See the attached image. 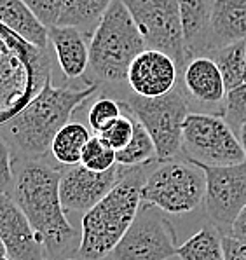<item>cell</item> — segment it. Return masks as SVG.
<instances>
[{
  "mask_svg": "<svg viewBox=\"0 0 246 260\" xmlns=\"http://www.w3.org/2000/svg\"><path fill=\"white\" fill-rule=\"evenodd\" d=\"M244 56H246V41H237L227 44V46H222L209 54V58L217 63L218 70H220L227 91H231L234 87L243 84Z\"/></svg>",
  "mask_w": 246,
  "mask_h": 260,
  "instance_id": "cell-23",
  "label": "cell"
},
{
  "mask_svg": "<svg viewBox=\"0 0 246 260\" xmlns=\"http://www.w3.org/2000/svg\"><path fill=\"white\" fill-rule=\"evenodd\" d=\"M206 177L199 166L185 161L161 162L144 180L142 203L169 215H185L204 201Z\"/></svg>",
  "mask_w": 246,
  "mask_h": 260,
  "instance_id": "cell-6",
  "label": "cell"
},
{
  "mask_svg": "<svg viewBox=\"0 0 246 260\" xmlns=\"http://www.w3.org/2000/svg\"><path fill=\"white\" fill-rule=\"evenodd\" d=\"M177 257L182 260H225L224 236L213 223H206L184 245L178 246Z\"/></svg>",
  "mask_w": 246,
  "mask_h": 260,
  "instance_id": "cell-22",
  "label": "cell"
},
{
  "mask_svg": "<svg viewBox=\"0 0 246 260\" xmlns=\"http://www.w3.org/2000/svg\"><path fill=\"white\" fill-rule=\"evenodd\" d=\"M121 105L149 131L156 145L157 161H174L182 152V126L190 114L184 91L174 87L171 93L159 98H142L133 94L126 102L121 100Z\"/></svg>",
  "mask_w": 246,
  "mask_h": 260,
  "instance_id": "cell-7",
  "label": "cell"
},
{
  "mask_svg": "<svg viewBox=\"0 0 246 260\" xmlns=\"http://www.w3.org/2000/svg\"><path fill=\"white\" fill-rule=\"evenodd\" d=\"M178 65L162 51L145 49L131 61L126 84L133 94L142 98H159L177 87Z\"/></svg>",
  "mask_w": 246,
  "mask_h": 260,
  "instance_id": "cell-13",
  "label": "cell"
},
{
  "mask_svg": "<svg viewBox=\"0 0 246 260\" xmlns=\"http://www.w3.org/2000/svg\"><path fill=\"white\" fill-rule=\"evenodd\" d=\"M231 238L237 239V241L246 245V208L239 213V217L236 218L232 229H231Z\"/></svg>",
  "mask_w": 246,
  "mask_h": 260,
  "instance_id": "cell-32",
  "label": "cell"
},
{
  "mask_svg": "<svg viewBox=\"0 0 246 260\" xmlns=\"http://www.w3.org/2000/svg\"><path fill=\"white\" fill-rule=\"evenodd\" d=\"M133 133H134V119H133V115L122 114L116 122L110 124V126L107 127L103 133L98 135V137H100L105 143H109V145L112 147L116 152H119V150L124 149V147L131 142Z\"/></svg>",
  "mask_w": 246,
  "mask_h": 260,
  "instance_id": "cell-28",
  "label": "cell"
},
{
  "mask_svg": "<svg viewBox=\"0 0 246 260\" xmlns=\"http://www.w3.org/2000/svg\"><path fill=\"white\" fill-rule=\"evenodd\" d=\"M225 260H246V245L231 236H224Z\"/></svg>",
  "mask_w": 246,
  "mask_h": 260,
  "instance_id": "cell-31",
  "label": "cell"
},
{
  "mask_svg": "<svg viewBox=\"0 0 246 260\" xmlns=\"http://www.w3.org/2000/svg\"><path fill=\"white\" fill-rule=\"evenodd\" d=\"M184 86L190 98L201 105H218L227 94L220 70L209 56H196L185 63Z\"/></svg>",
  "mask_w": 246,
  "mask_h": 260,
  "instance_id": "cell-16",
  "label": "cell"
},
{
  "mask_svg": "<svg viewBox=\"0 0 246 260\" xmlns=\"http://www.w3.org/2000/svg\"><path fill=\"white\" fill-rule=\"evenodd\" d=\"M243 84H246V56H244V72H243Z\"/></svg>",
  "mask_w": 246,
  "mask_h": 260,
  "instance_id": "cell-35",
  "label": "cell"
},
{
  "mask_svg": "<svg viewBox=\"0 0 246 260\" xmlns=\"http://www.w3.org/2000/svg\"><path fill=\"white\" fill-rule=\"evenodd\" d=\"M187 61L217 49L212 35V0H178Z\"/></svg>",
  "mask_w": 246,
  "mask_h": 260,
  "instance_id": "cell-15",
  "label": "cell"
},
{
  "mask_svg": "<svg viewBox=\"0 0 246 260\" xmlns=\"http://www.w3.org/2000/svg\"><path fill=\"white\" fill-rule=\"evenodd\" d=\"M51 79L46 51L0 25V126L18 114Z\"/></svg>",
  "mask_w": 246,
  "mask_h": 260,
  "instance_id": "cell-5",
  "label": "cell"
},
{
  "mask_svg": "<svg viewBox=\"0 0 246 260\" xmlns=\"http://www.w3.org/2000/svg\"><path fill=\"white\" fill-rule=\"evenodd\" d=\"M157 159L156 145L150 138L144 124L134 119L133 138L122 150L117 152V165L122 168H142Z\"/></svg>",
  "mask_w": 246,
  "mask_h": 260,
  "instance_id": "cell-24",
  "label": "cell"
},
{
  "mask_svg": "<svg viewBox=\"0 0 246 260\" xmlns=\"http://www.w3.org/2000/svg\"><path fill=\"white\" fill-rule=\"evenodd\" d=\"M112 2L114 0H66L58 25L74 26L86 37H91Z\"/></svg>",
  "mask_w": 246,
  "mask_h": 260,
  "instance_id": "cell-21",
  "label": "cell"
},
{
  "mask_svg": "<svg viewBox=\"0 0 246 260\" xmlns=\"http://www.w3.org/2000/svg\"><path fill=\"white\" fill-rule=\"evenodd\" d=\"M182 154L196 166H232L244 162L239 138L222 115L192 112L182 126Z\"/></svg>",
  "mask_w": 246,
  "mask_h": 260,
  "instance_id": "cell-8",
  "label": "cell"
},
{
  "mask_svg": "<svg viewBox=\"0 0 246 260\" xmlns=\"http://www.w3.org/2000/svg\"><path fill=\"white\" fill-rule=\"evenodd\" d=\"M199 168L206 177V215L222 236H231L234 222L246 208V162Z\"/></svg>",
  "mask_w": 246,
  "mask_h": 260,
  "instance_id": "cell-11",
  "label": "cell"
},
{
  "mask_svg": "<svg viewBox=\"0 0 246 260\" xmlns=\"http://www.w3.org/2000/svg\"><path fill=\"white\" fill-rule=\"evenodd\" d=\"M0 260H9V257H0Z\"/></svg>",
  "mask_w": 246,
  "mask_h": 260,
  "instance_id": "cell-36",
  "label": "cell"
},
{
  "mask_svg": "<svg viewBox=\"0 0 246 260\" xmlns=\"http://www.w3.org/2000/svg\"><path fill=\"white\" fill-rule=\"evenodd\" d=\"M100 84L91 82L82 89L68 86L56 87L47 79L42 89L6 124L0 133L9 143L13 157L25 161H42L51 149L54 137L74 115L81 103L93 98Z\"/></svg>",
  "mask_w": 246,
  "mask_h": 260,
  "instance_id": "cell-2",
  "label": "cell"
},
{
  "mask_svg": "<svg viewBox=\"0 0 246 260\" xmlns=\"http://www.w3.org/2000/svg\"><path fill=\"white\" fill-rule=\"evenodd\" d=\"M147 49L145 41L122 0H114L91 35L89 70L103 84L126 81L134 58Z\"/></svg>",
  "mask_w": 246,
  "mask_h": 260,
  "instance_id": "cell-4",
  "label": "cell"
},
{
  "mask_svg": "<svg viewBox=\"0 0 246 260\" xmlns=\"http://www.w3.org/2000/svg\"><path fill=\"white\" fill-rule=\"evenodd\" d=\"M224 121L231 126L234 133H239L241 126L246 122V84L227 91L224 100Z\"/></svg>",
  "mask_w": 246,
  "mask_h": 260,
  "instance_id": "cell-27",
  "label": "cell"
},
{
  "mask_svg": "<svg viewBox=\"0 0 246 260\" xmlns=\"http://www.w3.org/2000/svg\"><path fill=\"white\" fill-rule=\"evenodd\" d=\"M0 257H7V250H6V245H4L2 239H0Z\"/></svg>",
  "mask_w": 246,
  "mask_h": 260,
  "instance_id": "cell-34",
  "label": "cell"
},
{
  "mask_svg": "<svg viewBox=\"0 0 246 260\" xmlns=\"http://www.w3.org/2000/svg\"><path fill=\"white\" fill-rule=\"evenodd\" d=\"M128 168L114 166L112 170L96 173L82 165L68 166L59 177V199L65 211L86 213L109 194L124 178Z\"/></svg>",
  "mask_w": 246,
  "mask_h": 260,
  "instance_id": "cell-12",
  "label": "cell"
},
{
  "mask_svg": "<svg viewBox=\"0 0 246 260\" xmlns=\"http://www.w3.org/2000/svg\"><path fill=\"white\" fill-rule=\"evenodd\" d=\"M177 231L159 208L142 203L133 223L112 251L114 260H168L177 257Z\"/></svg>",
  "mask_w": 246,
  "mask_h": 260,
  "instance_id": "cell-9",
  "label": "cell"
},
{
  "mask_svg": "<svg viewBox=\"0 0 246 260\" xmlns=\"http://www.w3.org/2000/svg\"><path fill=\"white\" fill-rule=\"evenodd\" d=\"M65 260H77V258H65Z\"/></svg>",
  "mask_w": 246,
  "mask_h": 260,
  "instance_id": "cell-37",
  "label": "cell"
},
{
  "mask_svg": "<svg viewBox=\"0 0 246 260\" xmlns=\"http://www.w3.org/2000/svg\"><path fill=\"white\" fill-rule=\"evenodd\" d=\"M144 168H128L124 178L82 217V234L77 246L81 260H105L128 233L142 205Z\"/></svg>",
  "mask_w": 246,
  "mask_h": 260,
  "instance_id": "cell-3",
  "label": "cell"
},
{
  "mask_svg": "<svg viewBox=\"0 0 246 260\" xmlns=\"http://www.w3.org/2000/svg\"><path fill=\"white\" fill-rule=\"evenodd\" d=\"M44 26H56L66 0H23Z\"/></svg>",
  "mask_w": 246,
  "mask_h": 260,
  "instance_id": "cell-29",
  "label": "cell"
},
{
  "mask_svg": "<svg viewBox=\"0 0 246 260\" xmlns=\"http://www.w3.org/2000/svg\"><path fill=\"white\" fill-rule=\"evenodd\" d=\"M122 105L121 102L110 98V96H103L93 102L89 112H87V121H89V127L96 135L103 133L112 122H116L122 115Z\"/></svg>",
  "mask_w": 246,
  "mask_h": 260,
  "instance_id": "cell-26",
  "label": "cell"
},
{
  "mask_svg": "<svg viewBox=\"0 0 246 260\" xmlns=\"http://www.w3.org/2000/svg\"><path fill=\"white\" fill-rule=\"evenodd\" d=\"M212 35L217 49L246 41V0H212Z\"/></svg>",
  "mask_w": 246,
  "mask_h": 260,
  "instance_id": "cell-19",
  "label": "cell"
},
{
  "mask_svg": "<svg viewBox=\"0 0 246 260\" xmlns=\"http://www.w3.org/2000/svg\"><path fill=\"white\" fill-rule=\"evenodd\" d=\"M89 140L91 133L84 124L70 121L56 133L49 152L54 157V161L66 168L81 165L82 150Z\"/></svg>",
  "mask_w": 246,
  "mask_h": 260,
  "instance_id": "cell-20",
  "label": "cell"
},
{
  "mask_svg": "<svg viewBox=\"0 0 246 260\" xmlns=\"http://www.w3.org/2000/svg\"><path fill=\"white\" fill-rule=\"evenodd\" d=\"M237 138H239V143L243 147V152H244V162H246V122L241 126L239 133H237Z\"/></svg>",
  "mask_w": 246,
  "mask_h": 260,
  "instance_id": "cell-33",
  "label": "cell"
},
{
  "mask_svg": "<svg viewBox=\"0 0 246 260\" xmlns=\"http://www.w3.org/2000/svg\"><path fill=\"white\" fill-rule=\"evenodd\" d=\"M81 165L91 171L103 173V171H109L114 166H117V152L96 135V137H91L89 142L86 143L84 150H82Z\"/></svg>",
  "mask_w": 246,
  "mask_h": 260,
  "instance_id": "cell-25",
  "label": "cell"
},
{
  "mask_svg": "<svg viewBox=\"0 0 246 260\" xmlns=\"http://www.w3.org/2000/svg\"><path fill=\"white\" fill-rule=\"evenodd\" d=\"M14 185V171H13V155L11 147L6 138L0 133V192L2 194H13Z\"/></svg>",
  "mask_w": 246,
  "mask_h": 260,
  "instance_id": "cell-30",
  "label": "cell"
},
{
  "mask_svg": "<svg viewBox=\"0 0 246 260\" xmlns=\"http://www.w3.org/2000/svg\"><path fill=\"white\" fill-rule=\"evenodd\" d=\"M14 185L11 198L23 210L42 241L46 260H65L74 251L77 231L68 223L59 199L61 171L44 161L13 157Z\"/></svg>",
  "mask_w": 246,
  "mask_h": 260,
  "instance_id": "cell-1",
  "label": "cell"
},
{
  "mask_svg": "<svg viewBox=\"0 0 246 260\" xmlns=\"http://www.w3.org/2000/svg\"><path fill=\"white\" fill-rule=\"evenodd\" d=\"M133 16L147 49L162 51L185 67L187 54L182 35L178 0H122Z\"/></svg>",
  "mask_w": 246,
  "mask_h": 260,
  "instance_id": "cell-10",
  "label": "cell"
},
{
  "mask_svg": "<svg viewBox=\"0 0 246 260\" xmlns=\"http://www.w3.org/2000/svg\"><path fill=\"white\" fill-rule=\"evenodd\" d=\"M0 239L9 260H46L42 241L9 194L0 192Z\"/></svg>",
  "mask_w": 246,
  "mask_h": 260,
  "instance_id": "cell-14",
  "label": "cell"
},
{
  "mask_svg": "<svg viewBox=\"0 0 246 260\" xmlns=\"http://www.w3.org/2000/svg\"><path fill=\"white\" fill-rule=\"evenodd\" d=\"M47 35L65 77H82L89 69V46L86 35L74 26L61 25L47 28Z\"/></svg>",
  "mask_w": 246,
  "mask_h": 260,
  "instance_id": "cell-17",
  "label": "cell"
},
{
  "mask_svg": "<svg viewBox=\"0 0 246 260\" xmlns=\"http://www.w3.org/2000/svg\"><path fill=\"white\" fill-rule=\"evenodd\" d=\"M0 25L37 49L46 51L49 44L47 26L42 25L23 0H0Z\"/></svg>",
  "mask_w": 246,
  "mask_h": 260,
  "instance_id": "cell-18",
  "label": "cell"
}]
</instances>
